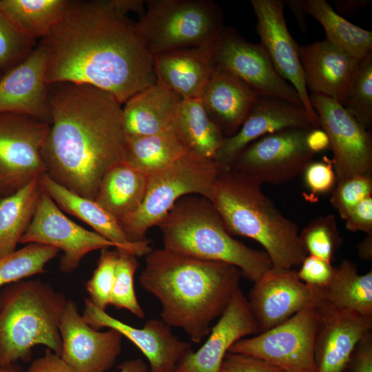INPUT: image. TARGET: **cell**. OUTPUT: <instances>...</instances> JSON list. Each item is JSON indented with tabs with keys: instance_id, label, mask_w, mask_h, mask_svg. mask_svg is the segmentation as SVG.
<instances>
[{
	"instance_id": "6da1fadb",
	"label": "cell",
	"mask_w": 372,
	"mask_h": 372,
	"mask_svg": "<svg viewBox=\"0 0 372 372\" xmlns=\"http://www.w3.org/2000/svg\"><path fill=\"white\" fill-rule=\"evenodd\" d=\"M46 56L48 85H88L122 105L156 83L154 59L136 23L111 0H69L49 33L39 41Z\"/></svg>"
},
{
	"instance_id": "7a4b0ae2",
	"label": "cell",
	"mask_w": 372,
	"mask_h": 372,
	"mask_svg": "<svg viewBox=\"0 0 372 372\" xmlns=\"http://www.w3.org/2000/svg\"><path fill=\"white\" fill-rule=\"evenodd\" d=\"M50 127L43 150L47 174L94 200L104 174L123 163L122 105L88 85H48Z\"/></svg>"
},
{
	"instance_id": "3957f363",
	"label": "cell",
	"mask_w": 372,
	"mask_h": 372,
	"mask_svg": "<svg viewBox=\"0 0 372 372\" xmlns=\"http://www.w3.org/2000/svg\"><path fill=\"white\" fill-rule=\"evenodd\" d=\"M241 276L232 265L162 248L146 255L139 282L161 302L162 320L200 343L239 289Z\"/></svg>"
},
{
	"instance_id": "277c9868",
	"label": "cell",
	"mask_w": 372,
	"mask_h": 372,
	"mask_svg": "<svg viewBox=\"0 0 372 372\" xmlns=\"http://www.w3.org/2000/svg\"><path fill=\"white\" fill-rule=\"evenodd\" d=\"M261 185L231 168L220 169L209 200L227 231L260 243L273 269L300 266L307 253L298 227L280 211Z\"/></svg>"
},
{
	"instance_id": "5b68a950",
	"label": "cell",
	"mask_w": 372,
	"mask_h": 372,
	"mask_svg": "<svg viewBox=\"0 0 372 372\" xmlns=\"http://www.w3.org/2000/svg\"><path fill=\"white\" fill-rule=\"evenodd\" d=\"M157 226L163 248L232 265L251 282H256L273 268L265 251L247 247L227 231L213 204L205 197L183 196Z\"/></svg>"
},
{
	"instance_id": "8992f818",
	"label": "cell",
	"mask_w": 372,
	"mask_h": 372,
	"mask_svg": "<svg viewBox=\"0 0 372 372\" xmlns=\"http://www.w3.org/2000/svg\"><path fill=\"white\" fill-rule=\"evenodd\" d=\"M67 300L41 280L23 279L0 291V365L28 362L37 344L61 356L59 326Z\"/></svg>"
},
{
	"instance_id": "52a82bcc",
	"label": "cell",
	"mask_w": 372,
	"mask_h": 372,
	"mask_svg": "<svg viewBox=\"0 0 372 372\" xmlns=\"http://www.w3.org/2000/svg\"><path fill=\"white\" fill-rule=\"evenodd\" d=\"M136 26L154 56L214 41L224 28L223 14L209 0H147Z\"/></svg>"
},
{
	"instance_id": "ba28073f",
	"label": "cell",
	"mask_w": 372,
	"mask_h": 372,
	"mask_svg": "<svg viewBox=\"0 0 372 372\" xmlns=\"http://www.w3.org/2000/svg\"><path fill=\"white\" fill-rule=\"evenodd\" d=\"M220 168L214 160L186 152L167 167L149 176L144 199L132 214L118 222L133 243L148 240L146 233L187 195L211 199Z\"/></svg>"
},
{
	"instance_id": "9c48e42d",
	"label": "cell",
	"mask_w": 372,
	"mask_h": 372,
	"mask_svg": "<svg viewBox=\"0 0 372 372\" xmlns=\"http://www.w3.org/2000/svg\"><path fill=\"white\" fill-rule=\"evenodd\" d=\"M316 325V309L311 303L282 323L239 340L228 352L260 358L286 372H317Z\"/></svg>"
},
{
	"instance_id": "30bf717a",
	"label": "cell",
	"mask_w": 372,
	"mask_h": 372,
	"mask_svg": "<svg viewBox=\"0 0 372 372\" xmlns=\"http://www.w3.org/2000/svg\"><path fill=\"white\" fill-rule=\"evenodd\" d=\"M311 129L287 128L265 135L241 150L229 168L261 185L292 180L302 174L316 155L307 143Z\"/></svg>"
},
{
	"instance_id": "8fae6325",
	"label": "cell",
	"mask_w": 372,
	"mask_h": 372,
	"mask_svg": "<svg viewBox=\"0 0 372 372\" xmlns=\"http://www.w3.org/2000/svg\"><path fill=\"white\" fill-rule=\"evenodd\" d=\"M50 127L28 116L0 114V200L47 174L43 150Z\"/></svg>"
},
{
	"instance_id": "7c38bea8",
	"label": "cell",
	"mask_w": 372,
	"mask_h": 372,
	"mask_svg": "<svg viewBox=\"0 0 372 372\" xmlns=\"http://www.w3.org/2000/svg\"><path fill=\"white\" fill-rule=\"evenodd\" d=\"M215 68L236 76L259 96L303 106L296 89L277 72L260 44L245 40L233 28H223L214 44Z\"/></svg>"
},
{
	"instance_id": "4fadbf2b",
	"label": "cell",
	"mask_w": 372,
	"mask_h": 372,
	"mask_svg": "<svg viewBox=\"0 0 372 372\" xmlns=\"http://www.w3.org/2000/svg\"><path fill=\"white\" fill-rule=\"evenodd\" d=\"M309 100L319 127L327 134L336 182L358 175L372 174V137L339 102L311 94Z\"/></svg>"
},
{
	"instance_id": "5bb4252c",
	"label": "cell",
	"mask_w": 372,
	"mask_h": 372,
	"mask_svg": "<svg viewBox=\"0 0 372 372\" xmlns=\"http://www.w3.org/2000/svg\"><path fill=\"white\" fill-rule=\"evenodd\" d=\"M19 243L41 244L62 251L59 267L65 273L74 271L90 251L117 248L96 232L85 229L68 218L44 189L32 223Z\"/></svg>"
},
{
	"instance_id": "9a60e30c",
	"label": "cell",
	"mask_w": 372,
	"mask_h": 372,
	"mask_svg": "<svg viewBox=\"0 0 372 372\" xmlns=\"http://www.w3.org/2000/svg\"><path fill=\"white\" fill-rule=\"evenodd\" d=\"M61 357L75 372H107L121 353L123 335L114 329L91 327L68 300L61 320Z\"/></svg>"
},
{
	"instance_id": "2e32d148",
	"label": "cell",
	"mask_w": 372,
	"mask_h": 372,
	"mask_svg": "<svg viewBox=\"0 0 372 372\" xmlns=\"http://www.w3.org/2000/svg\"><path fill=\"white\" fill-rule=\"evenodd\" d=\"M82 316L91 327L114 329L131 341L148 360L149 372H176L180 362L194 351L190 343L174 335L162 320L150 319L143 328H136L99 309L88 298H84Z\"/></svg>"
},
{
	"instance_id": "e0dca14e",
	"label": "cell",
	"mask_w": 372,
	"mask_h": 372,
	"mask_svg": "<svg viewBox=\"0 0 372 372\" xmlns=\"http://www.w3.org/2000/svg\"><path fill=\"white\" fill-rule=\"evenodd\" d=\"M257 19L260 45L277 72L297 91L303 107L316 127L318 118L313 109L300 63L298 46L291 37L284 17L283 0H251Z\"/></svg>"
},
{
	"instance_id": "ac0fdd59",
	"label": "cell",
	"mask_w": 372,
	"mask_h": 372,
	"mask_svg": "<svg viewBox=\"0 0 372 372\" xmlns=\"http://www.w3.org/2000/svg\"><path fill=\"white\" fill-rule=\"evenodd\" d=\"M247 299L260 333L314 303L315 296L312 287L299 279L296 270L272 268L254 282Z\"/></svg>"
},
{
	"instance_id": "d6986e66",
	"label": "cell",
	"mask_w": 372,
	"mask_h": 372,
	"mask_svg": "<svg viewBox=\"0 0 372 372\" xmlns=\"http://www.w3.org/2000/svg\"><path fill=\"white\" fill-rule=\"evenodd\" d=\"M292 127L318 128L303 106L259 96L238 131L224 138L214 161L220 169L229 168L240 152L251 143L268 134Z\"/></svg>"
},
{
	"instance_id": "ffe728a7",
	"label": "cell",
	"mask_w": 372,
	"mask_h": 372,
	"mask_svg": "<svg viewBox=\"0 0 372 372\" xmlns=\"http://www.w3.org/2000/svg\"><path fill=\"white\" fill-rule=\"evenodd\" d=\"M14 113L50 123L46 56L38 43L21 63L0 74V114Z\"/></svg>"
},
{
	"instance_id": "44dd1931",
	"label": "cell",
	"mask_w": 372,
	"mask_h": 372,
	"mask_svg": "<svg viewBox=\"0 0 372 372\" xmlns=\"http://www.w3.org/2000/svg\"><path fill=\"white\" fill-rule=\"evenodd\" d=\"M317 372H342L356 344L372 329V316L314 304Z\"/></svg>"
},
{
	"instance_id": "7402d4cb",
	"label": "cell",
	"mask_w": 372,
	"mask_h": 372,
	"mask_svg": "<svg viewBox=\"0 0 372 372\" xmlns=\"http://www.w3.org/2000/svg\"><path fill=\"white\" fill-rule=\"evenodd\" d=\"M260 333L247 297L239 288L227 309L211 328L208 338L178 364L176 372H220L225 355L237 341Z\"/></svg>"
},
{
	"instance_id": "603a6c76",
	"label": "cell",
	"mask_w": 372,
	"mask_h": 372,
	"mask_svg": "<svg viewBox=\"0 0 372 372\" xmlns=\"http://www.w3.org/2000/svg\"><path fill=\"white\" fill-rule=\"evenodd\" d=\"M307 90L342 104L360 64V60L327 40L298 46Z\"/></svg>"
},
{
	"instance_id": "cb8c5ba5",
	"label": "cell",
	"mask_w": 372,
	"mask_h": 372,
	"mask_svg": "<svg viewBox=\"0 0 372 372\" xmlns=\"http://www.w3.org/2000/svg\"><path fill=\"white\" fill-rule=\"evenodd\" d=\"M216 40L153 56L156 82L175 91L183 99L200 98L215 69Z\"/></svg>"
},
{
	"instance_id": "d4e9b609",
	"label": "cell",
	"mask_w": 372,
	"mask_h": 372,
	"mask_svg": "<svg viewBox=\"0 0 372 372\" xmlns=\"http://www.w3.org/2000/svg\"><path fill=\"white\" fill-rule=\"evenodd\" d=\"M258 96L240 79L215 68L200 99L211 119L227 138L238 131Z\"/></svg>"
},
{
	"instance_id": "484cf974",
	"label": "cell",
	"mask_w": 372,
	"mask_h": 372,
	"mask_svg": "<svg viewBox=\"0 0 372 372\" xmlns=\"http://www.w3.org/2000/svg\"><path fill=\"white\" fill-rule=\"evenodd\" d=\"M183 99L175 91L155 83L130 97L122 105L125 136H149L172 130Z\"/></svg>"
},
{
	"instance_id": "4316f807",
	"label": "cell",
	"mask_w": 372,
	"mask_h": 372,
	"mask_svg": "<svg viewBox=\"0 0 372 372\" xmlns=\"http://www.w3.org/2000/svg\"><path fill=\"white\" fill-rule=\"evenodd\" d=\"M43 189L57 206L90 225L95 232L137 257L148 254L149 240L133 243L127 238L118 221L94 200L81 196L54 181L47 174L41 176Z\"/></svg>"
},
{
	"instance_id": "83f0119b",
	"label": "cell",
	"mask_w": 372,
	"mask_h": 372,
	"mask_svg": "<svg viewBox=\"0 0 372 372\" xmlns=\"http://www.w3.org/2000/svg\"><path fill=\"white\" fill-rule=\"evenodd\" d=\"M311 287L315 296L313 304L372 316L371 271L359 274L355 265L346 260L334 267L327 284Z\"/></svg>"
},
{
	"instance_id": "f1b7e54d",
	"label": "cell",
	"mask_w": 372,
	"mask_h": 372,
	"mask_svg": "<svg viewBox=\"0 0 372 372\" xmlns=\"http://www.w3.org/2000/svg\"><path fill=\"white\" fill-rule=\"evenodd\" d=\"M147 183V175L121 163L104 174L94 200L119 222L140 207Z\"/></svg>"
},
{
	"instance_id": "f546056e",
	"label": "cell",
	"mask_w": 372,
	"mask_h": 372,
	"mask_svg": "<svg viewBox=\"0 0 372 372\" xmlns=\"http://www.w3.org/2000/svg\"><path fill=\"white\" fill-rule=\"evenodd\" d=\"M172 130L187 152L214 161L225 138L200 98L182 100Z\"/></svg>"
},
{
	"instance_id": "4dcf8cb0",
	"label": "cell",
	"mask_w": 372,
	"mask_h": 372,
	"mask_svg": "<svg viewBox=\"0 0 372 372\" xmlns=\"http://www.w3.org/2000/svg\"><path fill=\"white\" fill-rule=\"evenodd\" d=\"M41 176L0 200V258L17 249L32 223L43 190Z\"/></svg>"
},
{
	"instance_id": "1f68e13d",
	"label": "cell",
	"mask_w": 372,
	"mask_h": 372,
	"mask_svg": "<svg viewBox=\"0 0 372 372\" xmlns=\"http://www.w3.org/2000/svg\"><path fill=\"white\" fill-rule=\"evenodd\" d=\"M186 152L172 130L149 136H125L123 163L149 176L167 167Z\"/></svg>"
},
{
	"instance_id": "d6a6232c",
	"label": "cell",
	"mask_w": 372,
	"mask_h": 372,
	"mask_svg": "<svg viewBox=\"0 0 372 372\" xmlns=\"http://www.w3.org/2000/svg\"><path fill=\"white\" fill-rule=\"evenodd\" d=\"M308 14L322 26L327 40L333 46L357 59L372 52V32L343 18L326 0H306Z\"/></svg>"
},
{
	"instance_id": "836d02e7",
	"label": "cell",
	"mask_w": 372,
	"mask_h": 372,
	"mask_svg": "<svg viewBox=\"0 0 372 372\" xmlns=\"http://www.w3.org/2000/svg\"><path fill=\"white\" fill-rule=\"evenodd\" d=\"M69 0H0V10L15 28L39 42L63 16Z\"/></svg>"
},
{
	"instance_id": "e575fe53",
	"label": "cell",
	"mask_w": 372,
	"mask_h": 372,
	"mask_svg": "<svg viewBox=\"0 0 372 372\" xmlns=\"http://www.w3.org/2000/svg\"><path fill=\"white\" fill-rule=\"evenodd\" d=\"M59 251L53 247L29 243L0 258V287L45 272L46 264Z\"/></svg>"
},
{
	"instance_id": "d590c367",
	"label": "cell",
	"mask_w": 372,
	"mask_h": 372,
	"mask_svg": "<svg viewBox=\"0 0 372 372\" xmlns=\"http://www.w3.org/2000/svg\"><path fill=\"white\" fill-rule=\"evenodd\" d=\"M116 250L117 262L110 305L118 309H127L137 318H143L145 312L138 301L134 285V274L138 267L137 256L121 248Z\"/></svg>"
},
{
	"instance_id": "8d00e7d4",
	"label": "cell",
	"mask_w": 372,
	"mask_h": 372,
	"mask_svg": "<svg viewBox=\"0 0 372 372\" xmlns=\"http://www.w3.org/2000/svg\"><path fill=\"white\" fill-rule=\"evenodd\" d=\"M342 105L366 129L372 125V52L360 60Z\"/></svg>"
},
{
	"instance_id": "74e56055",
	"label": "cell",
	"mask_w": 372,
	"mask_h": 372,
	"mask_svg": "<svg viewBox=\"0 0 372 372\" xmlns=\"http://www.w3.org/2000/svg\"><path fill=\"white\" fill-rule=\"evenodd\" d=\"M299 236L307 255L330 262L342 242L335 218L332 214L313 219Z\"/></svg>"
},
{
	"instance_id": "f35d334b",
	"label": "cell",
	"mask_w": 372,
	"mask_h": 372,
	"mask_svg": "<svg viewBox=\"0 0 372 372\" xmlns=\"http://www.w3.org/2000/svg\"><path fill=\"white\" fill-rule=\"evenodd\" d=\"M38 43L19 32L0 10V74L27 59Z\"/></svg>"
},
{
	"instance_id": "ab89813d",
	"label": "cell",
	"mask_w": 372,
	"mask_h": 372,
	"mask_svg": "<svg viewBox=\"0 0 372 372\" xmlns=\"http://www.w3.org/2000/svg\"><path fill=\"white\" fill-rule=\"evenodd\" d=\"M116 262V249L110 250L109 248L101 249L97 267L92 278L85 285L90 296L88 299L94 306L103 311L110 305Z\"/></svg>"
},
{
	"instance_id": "60d3db41",
	"label": "cell",
	"mask_w": 372,
	"mask_h": 372,
	"mask_svg": "<svg viewBox=\"0 0 372 372\" xmlns=\"http://www.w3.org/2000/svg\"><path fill=\"white\" fill-rule=\"evenodd\" d=\"M372 196V176L358 175L337 181L331 203L343 220L364 198Z\"/></svg>"
},
{
	"instance_id": "b9f144b4",
	"label": "cell",
	"mask_w": 372,
	"mask_h": 372,
	"mask_svg": "<svg viewBox=\"0 0 372 372\" xmlns=\"http://www.w3.org/2000/svg\"><path fill=\"white\" fill-rule=\"evenodd\" d=\"M304 185L307 191L304 198L309 202L318 200L319 196L331 193L336 185V176L331 161L310 163L302 173Z\"/></svg>"
},
{
	"instance_id": "7bdbcfd3",
	"label": "cell",
	"mask_w": 372,
	"mask_h": 372,
	"mask_svg": "<svg viewBox=\"0 0 372 372\" xmlns=\"http://www.w3.org/2000/svg\"><path fill=\"white\" fill-rule=\"evenodd\" d=\"M220 372H286L260 358L238 353L227 352Z\"/></svg>"
},
{
	"instance_id": "ee69618b",
	"label": "cell",
	"mask_w": 372,
	"mask_h": 372,
	"mask_svg": "<svg viewBox=\"0 0 372 372\" xmlns=\"http://www.w3.org/2000/svg\"><path fill=\"white\" fill-rule=\"evenodd\" d=\"M297 271L299 279L304 283L315 287L327 284L331 278L334 267L331 262L307 255Z\"/></svg>"
},
{
	"instance_id": "f6af8a7d",
	"label": "cell",
	"mask_w": 372,
	"mask_h": 372,
	"mask_svg": "<svg viewBox=\"0 0 372 372\" xmlns=\"http://www.w3.org/2000/svg\"><path fill=\"white\" fill-rule=\"evenodd\" d=\"M342 372H372L371 332L356 344Z\"/></svg>"
},
{
	"instance_id": "bcb514c9",
	"label": "cell",
	"mask_w": 372,
	"mask_h": 372,
	"mask_svg": "<svg viewBox=\"0 0 372 372\" xmlns=\"http://www.w3.org/2000/svg\"><path fill=\"white\" fill-rule=\"evenodd\" d=\"M344 220L349 231L372 234V196L358 204Z\"/></svg>"
},
{
	"instance_id": "7dc6e473",
	"label": "cell",
	"mask_w": 372,
	"mask_h": 372,
	"mask_svg": "<svg viewBox=\"0 0 372 372\" xmlns=\"http://www.w3.org/2000/svg\"><path fill=\"white\" fill-rule=\"evenodd\" d=\"M25 372H75L62 358L47 349L43 356L34 360Z\"/></svg>"
},
{
	"instance_id": "c3c4849f",
	"label": "cell",
	"mask_w": 372,
	"mask_h": 372,
	"mask_svg": "<svg viewBox=\"0 0 372 372\" xmlns=\"http://www.w3.org/2000/svg\"><path fill=\"white\" fill-rule=\"evenodd\" d=\"M307 143L311 150L315 154L329 149V138L320 127L313 128L309 132Z\"/></svg>"
},
{
	"instance_id": "681fc988",
	"label": "cell",
	"mask_w": 372,
	"mask_h": 372,
	"mask_svg": "<svg viewBox=\"0 0 372 372\" xmlns=\"http://www.w3.org/2000/svg\"><path fill=\"white\" fill-rule=\"evenodd\" d=\"M284 3L293 12L302 32L306 33L308 28L306 21V16L308 14L306 0H285Z\"/></svg>"
},
{
	"instance_id": "f907efd6",
	"label": "cell",
	"mask_w": 372,
	"mask_h": 372,
	"mask_svg": "<svg viewBox=\"0 0 372 372\" xmlns=\"http://www.w3.org/2000/svg\"><path fill=\"white\" fill-rule=\"evenodd\" d=\"M371 2V0H335L333 6L340 14L352 16Z\"/></svg>"
},
{
	"instance_id": "816d5d0a",
	"label": "cell",
	"mask_w": 372,
	"mask_h": 372,
	"mask_svg": "<svg viewBox=\"0 0 372 372\" xmlns=\"http://www.w3.org/2000/svg\"><path fill=\"white\" fill-rule=\"evenodd\" d=\"M114 7L121 13L127 15L136 12L141 17L145 12V1L143 0H111Z\"/></svg>"
},
{
	"instance_id": "f5cc1de1",
	"label": "cell",
	"mask_w": 372,
	"mask_h": 372,
	"mask_svg": "<svg viewBox=\"0 0 372 372\" xmlns=\"http://www.w3.org/2000/svg\"><path fill=\"white\" fill-rule=\"evenodd\" d=\"M118 372H149L148 366L141 358L124 361L118 365Z\"/></svg>"
},
{
	"instance_id": "db71d44e",
	"label": "cell",
	"mask_w": 372,
	"mask_h": 372,
	"mask_svg": "<svg viewBox=\"0 0 372 372\" xmlns=\"http://www.w3.org/2000/svg\"><path fill=\"white\" fill-rule=\"evenodd\" d=\"M357 249L361 259L371 260L372 258V234H366V236L358 244Z\"/></svg>"
},
{
	"instance_id": "11a10c76",
	"label": "cell",
	"mask_w": 372,
	"mask_h": 372,
	"mask_svg": "<svg viewBox=\"0 0 372 372\" xmlns=\"http://www.w3.org/2000/svg\"><path fill=\"white\" fill-rule=\"evenodd\" d=\"M0 372H25V370L20 366L12 364L8 366L0 365Z\"/></svg>"
},
{
	"instance_id": "9f6ffc18",
	"label": "cell",
	"mask_w": 372,
	"mask_h": 372,
	"mask_svg": "<svg viewBox=\"0 0 372 372\" xmlns=\"http://www.w3.org/2000/svg\"></svg>"
}]
</instances>
